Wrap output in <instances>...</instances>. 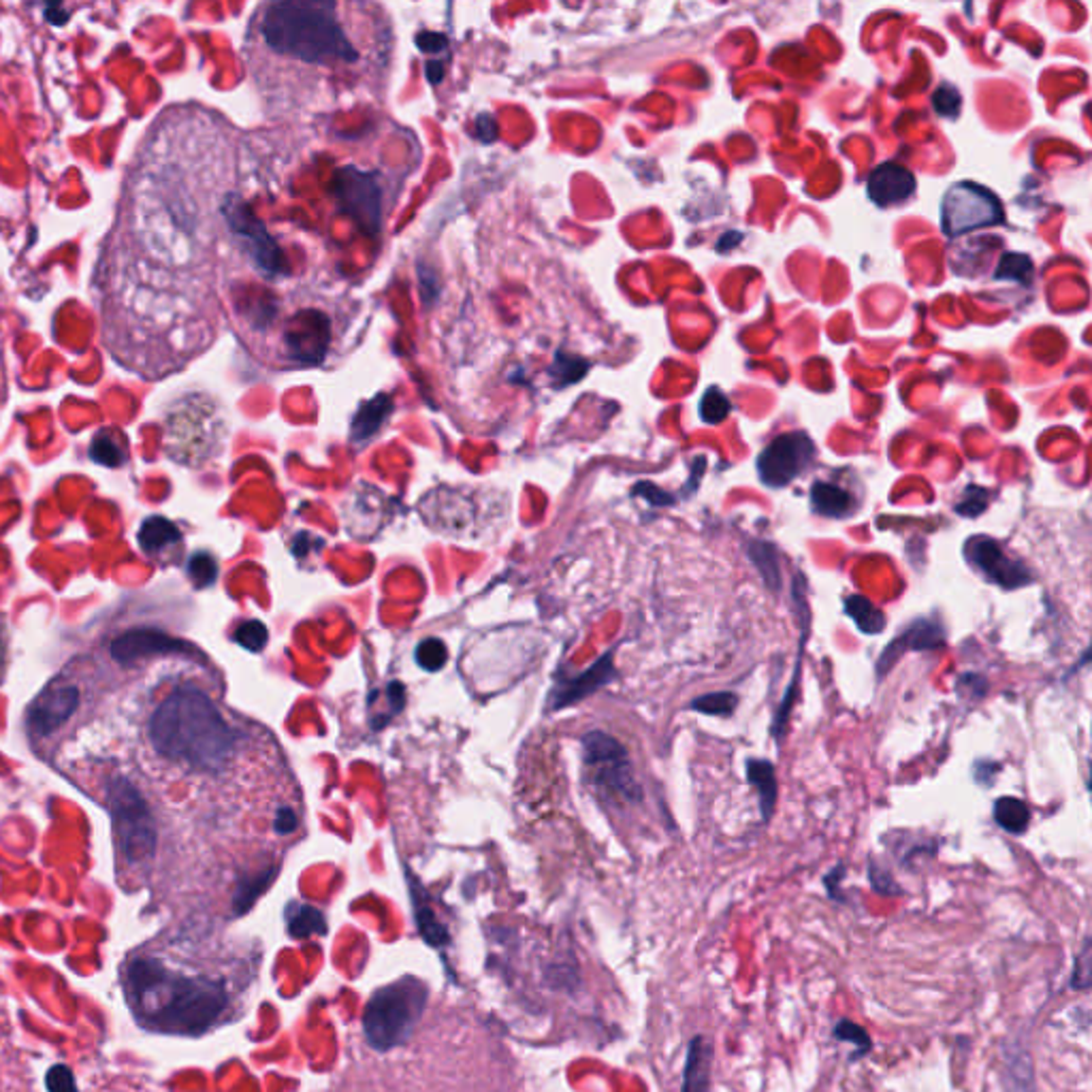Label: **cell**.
<instances>
[{"instance_id": "cell-25", "label": "cell", "mask_w": 1092, "mask_h": 1092, "mask_svg": "<svg viewBox=\"0 0 1092 1092\" xmlns=\"http://www.w3.org/2000/svg\"><path fill=\"white\" fill-rule=\"evenodd\" d=\"M994 822L1010 834H1024L1030 824V809L1029 804L1013 798V796H1003L994 802Z\"/></svg>"}, {"instance_id": "cell-21", "label": "cell", "mask_w": 1092, "mask_h": 1092, "mask_svg": "<svg viewBox=\"0 0 1092 1092\" xmlns=\"http://www.w3.org/2000/svg\"><path fill=\"white\" fill-rule=\"evenodd\" d=\"M391 412L393 402L388 395H378L374 400H369L352 419L350 434L354 442H366V439L374 438Z\"/></svg>"}, {"instance_id": "cell-18", "label": "cell", "mask_w": 1092, "mask_h": 1092, "mask_svg": "<svg viewBox=\"0 0 1092 1092\" xmlns=\"http://www.w3.org/2000/svg\"><path fill=\"white\" fill-rule=\"evenodd\" d=\"M811 508L813 512L824 516V519L843 521L850 519L858 510V502L853 493L836 485V482L815 480L811 485Z\"/></svg>"}, {"instance_id": "cell-29", "label": "cell", "mask_w": 1092, "mask_h": 1092, "mask_svg": "<svg viewBox=\"0 0 1092 1092\" xmlns=\"http://www.w3.org/2000/svg\"><path fill=\"white\" fill-rule=\"evenodd\" d=\"M736 707H739V696L734 691H710L691 700L689 708L702 715L710 717H730L734 715Z\"/></svg>"}, {"instance_id": "cell-11", "label": "cell", "mask_w": 1092, "mask_h": 1092, "mask_svg": "<svg viewBox=\"0 0 1092 1092\" xmlns=\"http://www.w3.org/2000/svg\"><path fill=\"white\" fill-rule=\"evenodd\" d=\"M333 194L340 207L363 231L376 235L383 226V186L371 173L342 169L335 173Z\"/></svg>"}, {"instance_id": "cell-4", "label": "cell", "mask_w": 1092, "mask_h": 1092, "mask_svg": "<svg viewBox=\"0 0 1092 1092\" xmlns=\"http://www.w3.org/2000/svg\"><path fill=\"white\" fill-rule=\"evenodd\" d=\"M429 1001L425 981L405 976L378 988L363 1011V1035L376 1052H388L405 1044L422 1018Z\"/></svg>"}, {"instance_id": "cell-24", "label": "cell", "mask_w": 1092, "mask_h": 1092, "mask_svg": "<svg viewBox=\"0 0 1092 1092\" xmlns=\"http://www.w3.org/2000/svg\"><path fill=\"white\" fill-rule=\"evenodd\" d=\"M286 926H289V935L295 939H308L327 933V920L323 911L303 903H293L286 909Z\"/></svg>"}, {"instance_id": "cell-39", "label": "cell", "mask_w": 1092, "mask_h": 1092, "mask_svg": "<svg viewBox=\"0 0 1092 1092\" xmlns=\"http://www.w3.org/2000/svg\"><path fill=\"white\" fill-rule=\"evenodd\" d=\"M1090 939H1086L1082 945L1080 954L1075 956V964H1073V979H1071V986L1075 990H1086L1090 986Z\"/></svg>"}, {"instance_id": "cell-34", "label": "cell", "mask_w": 1092, "mask_h": 1092, "mask_svg": "<svg viewBox=\"0 0 1092 1092\" xmlns=\"http://www.w3.org/2000/svg\"><path fill=\"white\" fill-rule=\"evenodd\" d=\"M988 499H990L988 489L977 487V485H969L967 489H964L962 497L954 504V510L958 512L960 516H967V519H976V516H979L981 512H986Z\"/></svg>"}, {"instance_id": "cell-12", "label": "cell", "mask_w": 1092, "mask_h": 1092, "mask_svg": "<svg viewBox=\"0 0 1092 1092\" xmlns=\"http://www.w3.org/2000/svg\"><path fill=\"white\" fill-rule=\"evenodd\" d=\"M945 645L947 636L941 621L933 619V617H920V619H913L907 628H904L899 636L882 651V655H879L875 666L877 681H882L884 676L892 671L894 664L899 662L904 653H909V651L935 653V651H943Z\"/></svg>"}, {"instance_id": "cell-23", "label": "cell", "mask_w": 1092, "mask_h": 1092, "mask_svg": "<svg viewBox=\"0 0 1092 1092\" xmlns=\"http://www.w3.org/2000/svg\"><path fill=\"white\" fill-rule=\"evenodd\" d=\"M749 560L756 565L761 581L770 591L781 589V555L773 542L766 540H751L749 542Z\"/></svg>"}, {"instance_id": "cell-30", "label": "cell", "mask_w": 1092, "mask_h": 1092, "mask_svg": "<svg viewBox=\"0 0 1092 1092\" xmlns=\"http://www.w3.org/2000/svg\"><path fill=\"white\" fill-rule=\"evenodd\" d=\"M90 456L92 461L105 465V468H117V465H122L126 459L124 448L112 434H109V431H98L95 439H92Z\"/></svg>"}, {"instance_id": "cell-27", "label": "cell", "mask_w": 1092, "mask_h": 1092, "mask_svg": "<svg viewBox=\"0 0 1092 1092\" xmlns=\"http://www.w3.org/2000/svg\"><path fill=\"white\" fill-rule=\"evenodd\" d=\"M274 877H276V868H269V870H262V873H259V875L243 879V882L237 886V892L233 896L235 916H243L245 911H250L259 896L267 890L271 882H274Z\"/></svg>"}, {"instance_id": "cell-42", "label": "cell", "mask_w": 1092, "mask_h": 1092, "mask_svg": "<svg viewBox=\"0 0 1092 1092\" xmlns=\"http://www.w3.org/2000/svg\"><path fill=\"white\" fill-rule=\"evenodd\" d=\"M276 831L280 834H291L297 831V815L291 809H282L276 817Z\"/></svg>"}, {"instance_id": "cell-20", "label": "cell", "mask_w": 1092, "mask_h": 1092, "mask_svg": "<svg viewBox=\"0 0 1092 1092\" xmlns=\"http://www.w3.org/2000/svg\"><path fill=\"white\" fill-rule=\"evenodd\" d=\"M744 770H747V781H749V785L756 787V792H758L761 819H764V822H768V819L773 817V813H775L777 792H779L775 764H773V761H768V760L753 758V760H747V764H744Z\"/></svg>"}, {"instance_id": "cell-40", "label": "cell", "mask_w": 1092, "mask_h": 1092, "mask_svg": "<svg viewBox=\"0 0 1092 1092\" xmlns=\"http://www.w3.org/2000/svg\"><path fill=\"white\" fill-rule=\"evenodd\" d=\"M960 92L952 86H941L933 95L935 109L945 117H954L960 112Z\"/></svg>"}, {"instance_id": "cell-45", "label": "cell", "mask_w": 1092, "mask_h": 1092, "mask_svg": "<svg viewBox=\"0 0 1092 1092\" xmlns=\"http://www.w3.org/2000/svg\"><path fill=\"white\" fill-rule=\"evenodd\" d=\"M7 671V628L3 619H0V681L5 679Z\"/></svg>"}, {"instance_id": "cell-31", "label": "cell", "mask_w": 1092, "mask_h": 1092, "mask_svg": "<svg viewBox=\"0 0 1092 1092\" xmlns=\"http://www.w3.org/2000/svg\"><path fill=\"white\" fill-rule=\"evenodd\" d=\"M1032 262L1027 254H1005L1001 259V265L996 267L994 277L996 280H1013L1020 284H1029L1032 280Z\"/></svg>"}, {"instance_id": "cell-43", "label": "cell", "mask_w": 1092, "mask_h": 1092, "mask_svg": "<svg viewBox=\"0 0 1092 1092\" xmlns=\"http://www.w3.org/2000/svg\"><path fill=\"white\" fill-rule=\"evenodd\" d=\"M417 44L425 49V52H442L446 47V39L442 35H434V32H425L421 35Z\"/></svg>"}, {"instance_id": "cell-16", "label": "cell", "mask_w": 1092, "mask_h": 1092, "mask_svg": "<svg viewBox=\"0 0 1092 1092\" xmlns=\"http://www.w3.org/2000/svg\"><path fill=\"white\" fill-rule=\"evenodd\" d=\"M867 190L877 206H899V203L913 197L916 177L907 167L899 163H884L868 175Z\"/></svg>"}, {"instance_id": "cell-5", "label": "cell", "mask_w": 1092, "mask_h": 1092, "mask_svg": "<svg viewBox=\"0 0 1092 1092\" xmlns=\"http://www.w3.org/2000/svg\"><path fill=\"white\" fill-rule=\"evenodd\" d=\"M107 802L112 809L117 848L124 862L133 867L146 865L154 856L156 848V828L148 804L124 779H116L107 787Z\"/></svg>"}, {"instance_id": "cell-15", "label": "cell", "mask_w": 1092, "mask_h": 1092, "mask_svg": "<svg viewBox=\"0 0 1092 1092\" xmlns=\"http://www.w3.org/2000/svg\"><path fill=\"white\" fill-rule=\"evenodd\" d=\"M615 674L617 672L613 666V655L611 653L602 655L594 666L587 668L585 672H581L579 676H574V679H565L562 685H557L551 696V707L555 710H560L570 705H577L582 698L591 696V693H596L600 688L611 683L615 679Z\"/></svg>"}, {"instance_id": "cell-26", "label": "cell", "mask_w": 1092, "mask_h": 1092, "mask_svg": "<svg viewBox=\"0 0 1092 1092\" xmlns=\"http://www.w3.org/2000/svg\"><path fill=\"white\" fill-rule=\"evenodd\" d=\"M845 615L856 623L862 634H882L886 628V615L865 596H850L845 600Z\"/></svg>"}, {"instance_id": "cell-44", "label": "cell", "mask_w": 1092, "mask_h": 1092, "mask_svg": "<svg viewBox=\"0 0 1092 1092\" xmlns=\"http://www.w3.org/2000/svg\"><path fill=\"white\" fill-rule=\"evenodd\" d=\"M45 20L49 24H54V27H63V24L69 22V11H66L63 5L45 7Z\"/></svg>"}, {"instance_id": "cell-9", "label": "cell", "mask_w": 1092, "mask_h": 1092, "mask_svg": "<svg viewBox=\"0 0 1092 1092\" xmlns=\"http://www.w3.org/2000/svg\"><path fill=\"white\" fill-rule=\"evenodd\" d=\"M815 455V444L804 431L781 434L760 453L758 476L770 489H783L811 468Z\"/></svg>"}, {"instance_id": "cell-17", "label": "cell", "mask_w": 1092, "mask_h": 1092, "mask_svg": "<svg viewBox=\"0 0 1092 1092\" xmlns=\"http://www.w3.org/2000/svg\"><path fill=\"white\" fill-rule=\"evenodd\" d=\"M186 645L182 640L167 636V634L158 630H131L122 634L120 638L114 640L112 655L120 664L134 662V659L146 655H158V653H173V651H184Z\"/></svg>"}, {"instance_id": "cell-32", "label": "cell", "mask_w": 1092, "mask_h": 1092, "mask_svg": "<svg viewBox=\"0 0 1092 1092\" xmlns=\"http://www.w3.org/2000/svg\"><path fill=\"white\" fill-rule=\"evenodd\" d=\"M414 655H417V664L427 672L442 671L448 662V649L439 638L421 640L417 651H414Z\"/></svg>"}, {"instance_id": "cell-2", "label": "cell", "mask_w": 1092, "mask_h": 1092, "mask_svg": "<svg viewBox=\"0 0 1092 1092\" xmlns=\"http://www.w3.org/2000/svg\"><path fill=\"white\" fill-rule=\"evenodd\" d=\"M148 734L158 756L199 770H220L235 749V734L214 702L192 688L175 689L160 702Z\"/></svg>"}, {"instance_id": "cell-35", "label": "cell", "mask_w": 1092, "mask_h": 1092, "mask_svg": "<svg viewBox=\"0 0 1092 1092\" xmlns=\"http://www.w3.org/2000/svg\"><path fill=\"white\" fill-rule=\"evenodd\" d=\"M267 636H269V632L260 621H245L235 630L237 645H242L243 649H248V651H254V653H259V651L267 645Z\"/></svg>"}, {"instance_id": "cell-33", "label": "cell", "mask_w": 1092, "mask_h": 1092, "mask_svg": "<svg viewBox=\"0 0 1092 1092\" xmlns=\"http://www.w3.org/2000/svg\"><path fill=\"white\" fill-rule=\"evenodd\" d=\"M732 410V403L727 397L719 391V388H708L702 397L700 402V417L708 425H717V422H724L727 419V414Z\"/></svg>"}, {"instance_id": "cell-37", "label": "cell", "mask_w": 1092, "mask_h": 1092, "mask_svg": "<svg viewBox=\"0 0 1092 1092\" xmlns=\"http://www.w3.org/2000/svg\"><path fill=\"white\" fill-rule=\"evenodd\" d=\"M45 1088L47 1092H80L75 1075L66 1065L49 1066L45 1073Z\"/></svg>"}, {"instance_id": "cell-6", "label": "cell", "mask_w": 1092, "mask_h": 1092, "mask_svg": "<svg viewBox=\"0 0 1092 1092\" xmlns=\"http://www.w3.org/2000/svg\"><path fill=\"white\" fill-rule=\"evenodd\" d=\"M582 758L591 781L600 790L625 802L640 798V787L634 779L628 749L606 732H589L582 739Z\"/></svg>"}, {"instance_id": "cell-10", "label": "cell", "mask_w": 1092, "mask_h": 1092, "mask_svg": "<svg viewBox=\"0 0 1092 1092\" xmlns=\"http://www.w3.org/2000/svg\"><path fill=\"white\" fill-rule=\"evenodd\" d=\"M962 553L973 570L1005 591L1027 587L1035 581L1027 564L1007 553L1001 542L990 536H971L964 542Z\"/></svg>"}, {"instance_id": "cell-22", "label": "cell", "mask_w": 1092, "mask_h": 1092, "mask_svg": "<svg viewBox=\"0 0 1092 1092\" xmlns=\"http://www.w3.org/2000/svg\"><path fill=\"white\" fill-rule=\"evenodd\" d=\"M137 538L143 553L156 555L165 551L167 546L177 545L182 540V533L173 521L165 519V516H152V519L143 521Z\"/></svg>"}, {"instance_id": "cell-41", "label": "cell", "mask_w": 1092, "mask_h": 1092, "mask_svg": "<svg viewBox=\"0 0 1092 1092\" xmlns=\"http://www.w3.org/2000/svg\"><path fill=\"white\" fill-rule=\"evenodd\" d=\"M634 493L645 497L651 506H672L674 504V497L671 493H666V491L657 489L655 485H651V482H640V485H636V489H634Z\"/></svg>"}, {"instance_id": "cell-3", "label": "cell", "mask_w": 1092, "mask_h": 1092, "mask_svg": "<svg viewBox=\"0 0 1092 1092\" xmlns=\"http://www.w3.org/2000/svg\"><path fill=\"white\" fill-rule=\"evenodd\" d=\"M260 37L269 52L306 64L333 66L359 61L337 7L316 0H286L262 7Z\"/></svg>"}, {"instance_id": "cell-38", "label": "cell", "mask_w": 1092, "mask_h": 1092, "mask_svg": "<svg viewBox=\"0 0 1092 1092\" xmlns=\"http://www.w3.org/2000/svg\"><path fill=\"white\" fill-rule=\"evenodd\" d=\"M834 1035L839 1037L841 1041H848V1044L853 1046H860V1052H867L870 1049V1037L868 1032L860 1027V1024L851 1022V1020H841L839 1024L834 1027Z\"/></svg>"}, {"instance_id": "cell-19", "label": "cell", "mask_w": 1092, "mask_h": 1092, "mask_svg": "<svg viewBox=\"0 0 1092 1092\" xmlns=\"http://www.w3.org/2000/svg\"><path fill=\"white\" fill-rule=\"evenodd\" d=\"M710 1065H713V1047L708 1039L693 1037L688 1061H685L681 1092H708L710 1090Z\"/></svg>"}, {"instance_id": "cell-13", "label": "cell", "mask_w": 1092, "mask_h": 1092, "mask_svg": "<svg viewBox=\"0 0 1092 1092\" xmlns=\"http://www.w3.org/2000/svg\"><path fill=\"white\" fill-rule=\"evenodd\" d=\"M80 705V691L69 683L49 685L37 696L28 710V730L35 736H47L58 730Z\"/></svg>"}, {"instance_id": "cell-8", "label": "cell", "mask_w": 1092, "mask_h": 1092, "mask_svg": "<svg viewBox=\"0 0 1092 1092\" xmlns=\"http://www.w3.org/2000/svg\"><path fill=\"white\" fill-rule=\"evenodd\" d=\"M223 216L228 224V231L240 243V248L248 254L250 260L262 274L276 276L284 271V252L277 242L267 233L265 224L252 214V209L237 197H228L223 206Z\"/></svg>"}, {"instance_id": "cell-7", "label": "cell", "mask_w": 1092, "mask_h": 1092, "mask_svg": "<svg viewBox=\"0 0 1092 1092\" xmlns=\"http://www.w3.org/2000/svg\"><path fill=\"white\" fill-rule=\"evenodd\" d=\"M1003 207L994 192L973 182H958L945 192L941 207L943 231L950 237L1003 223Z\"/></svg>"}, {"instance_id": "cell-14", "label": "cell", "mask_w": 1092, "mask_h": 1092, "mask_svg": "<svg viewBox=\"0 0 1092 1092\" xmlns=\"http://www.w3.org/2000/svg\"><path fill=\"white\" fill-rule=\"evenodd\" d=\"M284 342L293 359L316 363L327 350L329 320L318 312H312L310 323H303V314H299L297 320L286 327Z\"/></svg>"}, {"instance_id": "cell-28", "label": "cell", "mask_w": 1092, "mask_h": 1092, "mask_svg": "<svg viewBox=\"0 0 1092 1092\" xmlns=\"http://www.w3.org/2000/svg\"><path fill=\"white\" fill-rule=\"evenodd\" d=\"M412 899H414V913H417V926H419L421 937L425 939L429 945L444 947L448 941H451V937H448V930L439 924L436 913L431 911V907H427L425 903L419 901L417 896H412Z\"/></svg>"}, {"instance_id": "cell-1", "label": "cell", "mask_w": 1092, "mask_h": 1092, "mask_svg": "<svg viewBox=\"0 0 1092 1092\" xmlns=\"http://www.w3.org/2000/svg\"><path fill=\"white\" fill-rule=\"evenodd\" d=\"M124 990L134 1018L167 1035H203L228 1007L220 981L169 971L158 958H133L124 971Z\"/></svg>"}, {"instance_id": "cell-36", "label": "cell", "mask_w": 1092, "mask_h": 1092, "mask_svg": "<svg viewBox=\"0 0 1092 1092\" xmlns=\"http://www.w3.org/2000/svg\"><path fill=\"white\" fill-rule=\"evenodd\" d=\"M188 574L197 587H201V589L209 587L218 577V565L214 562V557L207 555V553L192 555L190 562H188Z\"/></svg>"}]
</instances>
